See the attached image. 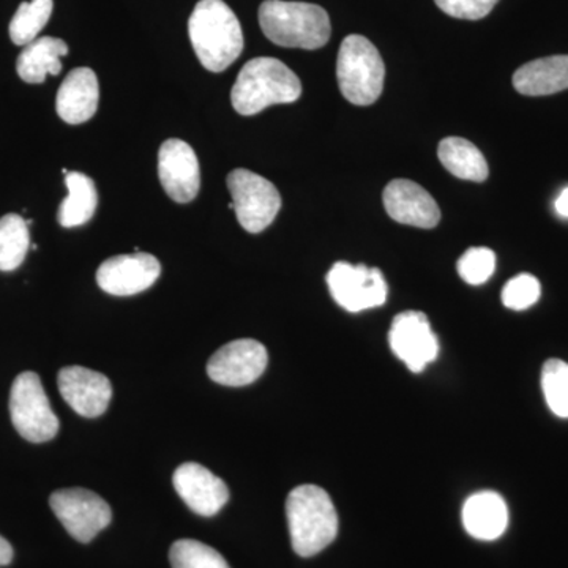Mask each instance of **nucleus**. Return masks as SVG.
<instances>
[{
    "instance_id": "a878e982",
    "label": "nucleus",
    "mask_w": 568,
    "mask_h": 568,
    "mask_svg": "<svg viewBox=\"0 0 568 568\" xmlns=\"http://www.w3.org/2000/svg\"><path fill=\"white\" fill-rule=\"evenodd\" d=\"M541 388L552 414L568 418V364L559 358L545 362Z\"/></svg>"
},
{
    "instance_id": "c756f323",
    "label": "nucleus",
    "mask_w": 568,
    "mask_h": 568,
    "mask_svg": "<svg viewBox=\"0 0 568 568\" xmlns=\"http://www.w3.org/2000/svg\"><path fill=\"white\" fill-rule=\"evenodd\" d=\"M11 559H13V548L9 540L0 536V567L9 566Z\"/></svg>"
},
{
    "instance_id": "5701e85b",
    "label": "nucleus",
    "mask_w": 568,
    "mask_h": 568,
    "mask_svg": "<svg viewBox=\"0 0 568 568\" xmlns=\"http://www.w3.org/2000/svg\"><path fill=\"white\" fill-rule=\"evenodd\" d=\"M31 246L29 224L17 213L0 219V271H17L24 263Z\"/></svg>"
},
{
    "instance_id": "ddd939ff",
    "label": "nucleus",
    "mask_w": 568,
    "mask_h": 568,
    "mask_svg": "<svg viewBox=\"0 0 568 568\" xmlns=\"http://www.w3.org/2000/svg\"><path fill=\"white\" fill-rule=\"evenodd\" d=\"M159 175L164 192L179 204L192 203L201 189V170L192 145L181 140L163 142Z\"/></svg>"
},
{
    "instance_id": "9d476101",
    "label": "nucleus",
    "mask_w": 568,
    "mask_h": 568,
    "mask_svg": "<svg viewBox=\"0 0 568 568\" xmlns=\"http://www.w3.org/2000/svg\"><path fill=\"white\" fill-rule=\"evenodd\" d=\"M267 349L252 338L234 339L220 347L207 364L213 383L226 387H244L260 379L267 368Z\"/></svg>"
},
{
    "instance_id": "39448f33",
    "label": "nucleus",
    "mask_w": 568,
    "mask_h": 568,
    "mask_svg": "<svg viewBox=\"0 0 568 568\" xmlns=\"http://www.w3.org/2000/svg\"><path fill=\"white\" fill-rule=\"evenodd\" d=\"M339 91L347 102L369 106L379 100L386 80V65L375 44L366 37L347 36L336 61Z\"/></svg>"
},
{
    "instance_id": "f03ea898",
    "label": "nucleus",
    "mask_w": 568,
    "mask_h": 568,
    "mask_svg": "<svg viewBox=\"0 0 568 568\" xmlns=\"http://www.w3.org/2000/svg\"><path fill=\"white\" fill-rule=\"evenodd\" d=\"M291 544L301 558H312L327 548L338 534V515L325 489L301 485L286 500Z\"/></svg>"
},
{
    "instance_id": "393cba45",
    "label": "nucleus",
    "mask_w": 568,
    "mask_h": 568,
    "mask_svg": "<svg viewBox=\"0 0 568 568\" xmlns=\"http://www.w3.org/2000/svg\"><path fill=\"white\" fill-rule=\"evenodd\" d=\"M173 568H231L216 549L203 541L178 540L170 549Z\"/></svg>"
},
{
    "instance_id": "cd10ccee",
    "label": "nucleus",
    "mask_w": 568,
    "mask_h": 568,
    "mask_svg": "<svg viewBox=\"0 0 568 568\" xmlns=\"http://www.w3.org/2000/svg\"><path fill=\"white\" fill-rule=\"evenodd\" d=\"M540 294V283H538L536 276L529 274L517 275L504 286L503 304L508 310H514V312H523V310H528L537 304Z\"/></svg>"
},
{
    "instance_id": "dca6fc26",
    "label": "nucleus",
    "mask_w": 568,
    "mask_h": 568,
    "mask_svg": "<svg viewBox=\"0 0 568 568\" xmlns=\"http://www.w3.org/2000/svg\"><path fill=\"white\" fill-rule=\"evenodd\" d=\"M387 215L396 223L433 230L440 222L439 205L424 186L407 179H395L383 194Z\"/></svg>"
},
{
    "instance_id": "6e6552de",
    "label": "nucleus",
    "mask_w": 568,
    "mask_h": 568,
    "mask_svg": "<svg viewBox=\"0 0 568 568\" xmlns=\"http://www.w3.org/2000/svg\"><path fill=\"white\" fill-rule=\"evenodd\" d=\"M50 506L67 532L81 544L92 541L112 519L106 500L91 489H59L52 493Z\"/></svg>"
},
{
    "instance_id": "aec40b11",
    "label": "nucleus",
    "mask_w": 568,
    "mask_h": 568,
    "mask_svg": "<svg viewBox=\"0 0 568 568\" xmlns=\"http://www.w3.org/2000/svg\"><path fill=\"white\" fill-rule=\"evenodd\" d=\"M69 54V44L54 37H40L26 44L18 58V74L29 84H41L48 74L58 77L62 71L61 59Z\"/></svg>"
},
{
    "instance_id": "f257e3e1",
    "label": "nucleus",
    "mask_w": 568,
    "mask_h": 568,
    "mask_svg": "<svg viewBox=\"0 0 568 568\" xmlns=\"http://www.w3.org/2000/svg\"><path fill=\"white\" fill-rule=\"evenodd\" d=\"M189 36L205 70L222 73L244 51L241 21L223 0H200L189 20Z\"/></svg>"
},
{
    "instance_id": "b1692460",
    "label": "nucleus",
    "mask_w": 568,
    "mask_h": 568,
    "mask_svg": "<svg viewBox=\"0 0 568 568\" xmlns=\"http://www.w3.org/2000/svg\"><path fill=\"white\" fill-rule=\"evenodd\" d=\"M52 0L22 2L10 22V39L18 47H26L37 40L52 14Z\"/></svg>"
},
{
    "instance_id": "1a4fd4ad",
    "label": "nucleus",
    "mask_w": 568,
    "mask_h": 568,
    "mask_svg": "<svg viewBox=\"0 0 568 568\" xmlns=\"http://www.w3.org/2000/svg\"><path fill=\"white\" fill-rule=\"evenodd\" d=\"M328 290L336 304L349 313L383 306L388 287L379 268L349 263H336L327 274Z\"/></svg>"
},
{
    "instance_id": "4be33fe9",
    "label": "nucleus",
    "mask_w": 568,
    "mask_h": 568,
    "mask_svg": "<svg viewBox=\"0 0 568 568\" xmlns=\"http://www.w3.org/2000/svg\"><path fill=\"white\" fill-rule=\"evenodd\" d=\"M65 185L69 196L59 207L58 220L63 227H78L91 222L93 213L99 205V192L95 182L82 173L65 175Z\"/></svg>"
},
{
    "instance_id": "f8f14e48",
    "label": "nucleus",
    "mask_w": 568,
    "mask_h": 568,
    "mask_svg": "<svg viewBox=\"0 0 568 568\" xmlns=\"http://www.w3.org/2000/svg\"><path fill=\"white\" fill-rule=\"evenodd\" d=\"M162 274V265L149 253L134 252L110 257L97 271V283L104 293L126 297L144 293Z\"/></svg>"
},
{
    "instance_id": "bb28decb",
    "label": "nucleus",
    "mask_w": 568,
    "mask_h": 568,
    "mask_svg": "<svg viewBox=\"0 0 568 568\" xmlns=\"http://www.w3.org/2000/svg\"><path fill=\"white\" fill-rule=\"evenodd\" d=\"M458 274L467 284L480 286L487 283L496 271V254L485 246L469 248L458 261Z\"/></svg>"
},
{
    "instance_id": "423d86ee",
    "label": "nucleus",
    "mask_w": 568,
    "mask_h": 568,
    "mask_svg": "<svg viewBox=\"0 0 568 568\" xmlns=\"http://www.w3.org/2000/svg\"><path fill=\"white\" fill-rule=\"evenodd\" d=\"M10 416L26 440L48 443L59 433V418L37 373L26 372L14 379L10 392Z\"/></svg>"
},
{
    "instance_id": "6ab92c4d",
    "label": "nucleus",
    "mask_w": 568,
    "mask_h": 568,
    "mask_svg": "<svg viewBox=\"0 0 568 568\" xmlns=\"http://www.w3.org/2000/svg\"><path fill=\"white\" fill-rule=\"evenodd\" d=\"M514 88L521 95L545 97L567 91L568 55H549L519 67L514 74Z\"/></svg>"
},
{
    "instance_id": "4468645a",
    "label": "nucleus",
    "mask_w": 568,
    "mask_h": 568,
    "mask_svg": "<svg viewBox=\"0 0 568 568\" xmlns=\"http://www.w3.org/2000/svg\"><path fill=\"white\" fill-rule=\"evenodd\" d=\"M59 392L74 413L82 417L103 416L110 406L112 386L103 373L85 366H65L59 372Z\"/></svg>"
},
{
    "instance_id": "9b49d317",
    "label": "nucleus",
    "mask_w": 568,
    "mask_h": 568,
    "mask_svg": "<svg viewBox=\"0 0 568 568\" xmlns=\"http://www.w3.org/2000/svg\"><path fill=\"white\" fill-rule=\"evenodd\" d=\"M388 343L396 357L413 373L424 372L439 354L437 336L422 312L396 315L388 332Z\"/></svg>"
},
{
    "instance_id": "2eb2a0df",
    "label": "nucleus",
    "mask_w": 568,
    "mask_h": 568,
    "mask_svg": "<svg viewBox=\"0 0 568 568\" xmlns=\"http://www.w3.org/2000/svg\"><path fill=\"white\" fill-rule=\"evenodd\" d=\"M173 484L183 503L201 517H213L230 500V489L222 478L197 463H183L179 466Z\"/></svg>"
},
{
    "instance_id": "7ed1b4c3",
    "label": "nucleus",
    "mask_w": 568,
    "mask_h": 568,
    "mask_svg": "<svg viewBox=\"0 0 568 568\" xmlns=\"http://www.w3.org/2000/svg\"><path fill=\"white\" fill-rule=\"evenodd\" d=\"M260 26L272 43L298 50H320L331 40V18L323 7L306 2L265 0Z\"/></svg>"
},
{
    "instance_id": "20e7f679",
    "label": "nucleus",
    "mask_w": 568,
    "mask_h": 568,
    "mask_svg": "<svg viewBox=\"0 0 568 568\" xmlns=\"http://www.w3.org/2000/svg\"><path fill=\"white\" fill-rule=\"evenodd\" d=\"M302 82L297 74L274 58H256L246 62L239 73L231 102L242 115L260 114L274 104L297 102Z\"/></svg>"
},
{
    "instance_id": "f3484780",
    "label": "nucleus",
    "mask_w": 568,
    "mask_h": 568,
    "mask_svg": "<svg viewBox=\"0 0 568 568\" xmlns=\"http://www.w3.org/2000/svg\"><path fill=\"white\" fill-rule=\"evenodd\" d=\"M100 85L95 71L81 67L71 70L59 88L55 110L70 125L91 121L99 108Z\"/></svg>"
},
{
    "instance_id": "7c9ffc66",
    "label": "nucleus",
    "mask_w": 568,
    "mask_h": 568,
    "mask_svg": "<svg viewBox=\"0 0 568 568\" xmlns=\"http://www.w3.org/2000/svg\"><path fill=\"white\" fill-rule=\"evenodd\" d=\"M556 211L560 216L568 219V186L559 194L558 201H556Z\"/></svg>"
},
{
    "instance_id": "c85d7f7f",
    "label": "nucleus",
    "mask_w": 568,
    "mask_h": 568,
    "mask_svg": "<svg viewBox=\"0 0 568 568\" xmlns=\"http://www.w3.org/2000/svg\"><path fill=\"white\" fill-rule=\"evenodd\" d=\"M437 9L457 20L478 21L488 17L499 0H435Z\"/></svg>"
},
{
    "instance_id": "412c9836",
    "label": "nucleus",
    "mask_w": 568,
    "mask_h": 568,
    "mask_svg": "<svg viewBox=\"0 0 568 568\" xmlns=\"http://www.w3.org/2000/svg\"><path fill=\"white\" fill-rule=\"evenodd\" d=\"M437 156L448 173L463 181L485 182L489 170L484 153L465 138H446L439 142Z\"/></svg>"
},
{
    "instance_id": "a211bd4d",
    "label": "nucleus",
    "mask_w": 568,
    "mask_h": 568,
    "mask_svg": "<svg viewBox=\"0 0 568 568\" xmlns=\"http://www.w3.org/2000/svg\"><path fill=\"white\" fill-rule=\"evenodd\" d=\"M463 525L466 532L477 540H496L506 532L508 526L506 500L497 493H476L463 507Z\"/></svg>"
},
{
    "instance_id": "0eeeda50",
    "label": "nucleus",
    "mask_w": 568,
    "mask_h": 568,
    "mask_svg": "<svg viewBox=\"0 0 568 568\" xmlns=\"http://www.w3.org/2000/svg\"><path fill=\"white\" fill-rule=\"evenodd\" d=\"M226 182L237 222L248 233H263L282 209V196L274 183L248 170L231 171Z\"/></svg>"
}]
</instances>
